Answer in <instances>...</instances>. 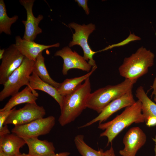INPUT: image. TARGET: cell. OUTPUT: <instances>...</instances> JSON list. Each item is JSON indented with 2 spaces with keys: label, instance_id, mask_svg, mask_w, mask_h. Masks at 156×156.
I'll list each match as a JSON object with an SVG mask.
<instances>
[{
  "label": "cell",
  "instance_id": "cell-1",
  "mask_svg": "<svg viewBox=\"0 0 156 156\" xmlns=\"http://www.w3.org/2000/svg\"><path fill=\"white\" fill-rule=\"evenodd\" d=\"M89 77L72 93L63 96L61 114L58 121L64 126L74 121L86 107L88 98L91 93Z\"/></svg>",
  "mask_w": 156,
  "mask_h": 156
},
{
  "label": "cell",
  "instance_id": "cell-2",
  "mask_svg": "<svg viewBox=\"0 0 156 156\" xmlns=\"http://www.w3.org/2000/svg\"><path fill=\"white\" fill-rule=\"evenodd\" d=\"M144 121L142 103L138 100L133 105L126 107L121 114L112 120L99 123L98 128L104 130L100 134V136L107 138V146L112 143L114 138L126 127L133 123H139Z\"/></svg>",
  "mask_w": 156,
  "mask_h": 156
},
{
  "label": "cell",
  "instance_id": "cell-3",
  "mask_svg": "<svg viewBox=\"0 0 156 156\" xmlns=\"http://www.w3.org/2000/svg\"><path fill=\"white\" fill-rule=\"evenodd\" d=\"M136 81L125 79L119 84L107 85L91 93L87 100V108L100 114L112 101L132 90Z\"/></svg>",
  "mask_w": 156,
  "mask_h": 156
},
{
  "label": "cell",
  "instance_id": "cell-4",
  "mask_svg": "<svg viewBox=\"0 0 156 156\" xmlns=\"http://www.w3.org/2000/svg\"><path fill=\"white\" fill-rule=\"evenodd\" d=\"M155 55L142 47L130 56L125 58L118 68L121 76L132 80H137L146 74L154 64Z\"/></svg>",
  "mask_w": 156,
  "mask_h": 156
},
{
  "label": "cell",
  "instance_id": "cell-5",
  "mask_svg": "<svg viewBox=\"0 0 156 156\" xmlns=\"http://www.w3.org/2000/svg\"><path fill=\"white\" fill-rule=\"evenodd\" d=\"M35 62L25 57L21 66L12 73L3 85V88L0 92V101L18 92L24 86L31 88L29 78L33 72Z\"/></svg>",
  "mask_w": 156,
  "mask_h": 156
},
{
  "label": "cell",
  "instance_id": "cell-6",
  "mask_svg": "<svg viewBox=\"0 0 156 156\" xmlns=\"http://www.w3.org/2000/svg\"><path fill=\"white\" fill-rule=\"evenodd\" d=\"M68 26L75 30V33L73 34L72 40L68 44L69 47H71L75 45L80 46L83 50V57L85 60L88 61V63L92 67L97 66L95 61L93 59V56L98 51H93L88 43L89 35L95 29V25L90 23L87 25H81L72 22Z\"/></svg>",
  "mask_w": 156,
  "mask_h": 156
},
{
  "label": "cell",
  "instance_id": "cell-7",
  "mask_svg": "<svg viewBox=\"0 0 156 156\" xmlns=\"http://www.w3.org/2000/svg\"><path fill=\"white\" fill-rule=\"evenodd\" d=\"M52 116L40 118L29 123L15 126L11 132L22 138H38L50 133L55 124Z\"/></svg>",
  "mask_w": 156,
  "mask_h": 156
},
{
  "label": "cell",
  "instance_id": "cell-8",
  "mask_svg": "<svg viewBox=\"0 0 156 156\" xmlns=\"http://www.w3.org/2000/svg\"><path fill=\"white\" fill-rule=\"evenodd\" d=\"M46 111L42 106L27 103L21 108L14 109L6 120L4 125L12 124L15 126L29 123L38 118H44ZM4 126V125H3Z\"/></svg>",
  "mask_w": 156,
  "mask_h": 156
},
{
  "label": "cell",
  "instance_id": "cell-9",
  "mask_svg": "<svg viewBox=\"0 0 156 156\" xmlns=\"http://www.w3.org/2000/svg\"><path fill=\"white\" fill-rule=\"evenodd\" d=\"M25 58L14 44L5 49L0 65L1 85L4 84L12 73L21 66Z\"/></svg>",
  "mask_w": 156,
  "mask_h": 156
},
{
  "label": "cell",
  "instance_id": "cell-10",
  "mask_svg": "<svg viewBox=\"0 0 156 156\" xmlns=\"http://www.w3.org/2000/svg\"><path fill=\"white\" fill-rule=\"evenodd\" d=\"M34 0H20V3L25 9L27 14L26 20L22 21L25 27V31L23 38L30 41H34L37 36L42 32L39 27L40 21L43 19V16L39 14L35 17L33 12V7Z\"/></svg>",
  "mask_w": 156,
  "mask_h": 156
},
{
  "label": "cell",
  "instance_id": "cell-11",
  "mask_svg": "<svg viewBox=\"0 0 156 156\" xmlns=\"http://www.w3.org/2000/svg\"><path fill=\"white\" fill-rule=\"evenodd\" d=\"M135 101L132 91L127 92L120 97L113 100L109 103L95 118L79 127L83 128L90 126L99 122V123L106 120L112 114L124 107H126L133 104Z\"/></svg>",
  "mask_w": 156,
  "mask_h": 156
},
{
  "label": "cell",
  "instance_id": "cell-12",
  "mask_svg": "<svg viewBox=\"0 0 156 156\" xmlns=\"http://www.w3.org/2000/svg\"><path fill=\"white\" fill-rule=\"evenodd\" d=\"M55 56H60L63 60L62 73L67 75L68 71L72 69H77L89 72L92 66L83 57L75 51H73L69 47L66 46L57 51L54 54Z\"/></svg>",
  "mask_w": 156,
  "mask_h": 156
},
{
  "label": "cell",
  "instance_id": "cell-13",
  "mask_svg": "<svg viewBox=\"0 0 156 156\" xmlns=\"http://www.w3.org/2000/svg\"><path fill=\"white\" fill-rule=\"evenodd\" d=\"M146 137L139 127L131 128L125 135L123 142L124 148L119 151L122 156H136L138 151L145 144Z\"/></svg>",
  "mask_w": 156,
  "mask_h": 156
},
{
  "label": "cell",
  "instance_id": "cell-14",
  "mask_svg": "<svg viewBox=\"0 0 156 156\" xmlns=\"http://www.w3.org/2000/svg\"><path fill=\"white\" fill-rule=\"evenodd\" d=\"M16 48L26 57L35 61L39 55L45 49L60 46L59 42L50 45L41 44L34 41H30L22 38L19 36L15 38V43Z\"/></svg>",
  "mask_w": 156,
  "mask_h": 156
},
{
  "label": "cell",
  "instance_id": "cell-15",
  "mask_svg": "<svg viewBox=\"0 0 156 156\" xmlns=\"http://www.w3.org/2000/svg\"><path fill=\"white\" fill-rule=\"evenodd\" d=\"M29 149L30 156H51L55 154L53 143L47 140H41L38 138H23Z\"/></svg>",
  "mask_w": 156,
  "mask_h": 156
},
{
  "label": "cell",
  "instance_id": "cell-16",
  "mask_svg": "<svg viewBox=\"0 0 156 156\" xmlns=\"http://www.w3.org/2000/svg\"><path fill=\"white\" fill-rule=\"evenodd\" d=\"M39 96L35 90L27 86L20 92L12 96L0 111L9 110L16 105L24 103L37 104L36 101Z\"/></svg>",
  "mask_w": 156,
  "mask_h": 156
},
{
  "label": "cell",
  "instance_id": "cell-17",
  "mask_svg": "<svg viewBox=\"0 0 156 156\" xmlns=\"http://www.w3.org/2000/svg\"><path fill=\"white\" fill-rule=\"evenodd\" d=\"M26 144L23 138L13 133L0 136V149L11 156L20 154V148Z\"/></svg>",
  "mask_w": 156,
  "mask_h": 156
},
{
  "label": "cell",
  "instance_id": "cell-18",
  "mask_svg": "<svg viewBox=\"0 0 156 156\" xmlns=\"http://www.w3.org/2000/svg\"><path fill=\"white\" fill-rule=\"evenodd\" d=\"M29 83L33 90H38L46 93L55 100L60 107H61L63 96L60 94L57 89L42 81L34 72L29 77Z\"/></svg>",
  "mask_w": 156,
  "mask_h": 156
},
{
  "label": "cell",
  "instance_id": "cell-19",
  "mask_svg": "<svg viewBox=\"0 0 156 156\" xmlns=\"http://www.w3.org/2000/svg\"><path fill=\"white\" fill-rule=\"evenodd\" d=\"M135 96L141 102L145 121L149 117H156V104L148 96L143 87L140 86L137 88Z\"/></svg>",
  "mask_w": 156,
  "mask_h": 156
},
{
  "label": "cell",
  "instance_id": "cell-20",
  "mask_svg": "<svg viewBox=\"0 0 156 156\" xmlns=\"http://www.w3.org/2000/svg\"><path fill=\"white\" fill-rule=\"evenodd\" d=\"M97 66L92 67L91 70L86 74L79 77L65 79L59 88L57 89L60 95L64 96L73 92L84 81L89 77L97 68Z\"/></svg>",
  "mask_w": 156,
  "mask_h": 156
},
{
  "label": "cell",
  "instance_id": "cell-21",
  "mask_svg": "<svg viewBox=\"0 0 156 156\" xmlns=\"http://www.w3.org/2000/svg\"><path fill=\"white\" fill-rule=\"evenodd\" d=\"M33 72L35 73L41 80L55 88H60L61 83L57 82L50 76L44 63V58L41 53L38 56L34 66Z\"/></svg>",
  "mask_w": 156,
  "mask_h": 156
},
{
  "label": "cell",
  "instance_id": "cell-22",
  "mask_svg": "<svg viewBox=\"0 0 156 156\" xmlns=\"http://www.w3.org/2000/svg\"><path fill=\"white\" fill-rule=\"evenodd\" d=\"M18 19V16L14 15L11 17L7 15L6 6L3 0H0V34L3 32L11 35L12 25Z\"/></svg>",
  "mask_w": 156,
  "mask_h": 156
},
{
  "label": "cell",
  "instance_id": "cell-23",
  "mask_svg": "<svg viewBox=\"0 0 156 156\" xmlns=\"http://www.w3.org/2000/svg\"><path fill=\"white\" fill-rule=\"evenodd\" d=\"M84 136L79 134L75 136L74 142L77 149L82 156H103L104 151L100 149L98 151L89 146L84 140Z\"/></svg>",
  "mask_w": 156,
  "mask_h": 156
},
{
  "label": "cell",
  "instance_id": "cell-24",
  "mask_svg": "<svg viewBox=\"0 0 156 156\" xmlns=\"http://www.w3.org/2000/svg\"><path fill=\"white\" fill-rule=\"evenodd\" d=\"M141 39L140 37L135 35L133 33L131 34L130 32V34L128 37L124 40L119 43L109 45L103 49L98 51V52L106 51L115 47L123 46L128 44L131 42L140 40Z\"/></svg>",
  "mask_w": 156,
  "mask_h": 156
},
{
  "label": "cell",
  "instance_id": "cell-25",
  "mask_svg": "<svg viewBox=\"0 0 156 156\" xmlns=\"http://www.w3.org/2000/svg\"><path fill=\"white\" fill-rule=\"evenodd\" d=\"M0 111V129L3 127L4 122L8 116L14 109Z\"/></svg>",
  "mask_w": 156,
  "mask_h": 156
},
{
  "label": "cell",
  "instance_id": "cell-26",
  "mask_svg": "<svg viewBox=\"0 0 156 156\" xmlns=\"http://www.w3.org/2000/svg\"><path fill=\"white\" fill-rule=\"evenodd\" d=\"M75 1L77 2L79 6L83 8L87 15H88L90 13V10L87 5L88 0H75Z\"/></svg>",
  "mask_w": 156,
  "mask_h": 156
},
{
  "label": "cell",
  "instance_id": "cell-27",
  "mask_svg": "<svg viewBox=\"0 0 156 156\" xmlns=\"http://www.w3.org/2000/svg\"><path fill=\"white\" fill-rule=\"evenodd\" d=\"M146 125L148 127L156 125V117L153 116L149 117L145 121Z\"/></svg>",
  "mask_w": 156,
  "mask_h": 156
},
{
  "label": "cell",
  "instance_id": "cell-28",
  "mask_svg": "<svg viewBox=\"0 0 156 156\" xmlns=\"http://www.w3.org/2000/svg\"><path fill=\"white\" fill-rule=\"evenodd\" d=\"M150 90H153L151 97H152L153 96L154 100L156 101V76L155 77L153 85Z\"/></svg>",
  "mask_w": 156,
  "mask_h": 156
},
{
  "label": "cell",
  "instance_id": "cell-29",
  "mask_svg": "<svg viewBox=\"0 0 156 156\" xmlns=\"http://www.w3.org/2000/svg\"><path fill=\"white\" fill-rule=\"evenodd\" d=\"M103 156H116L112 146H111L109 149L104 152Z\"/></svg>",
  "mask_w": 156,
  "mask_h": 156
},
{
  "label": "cell",
  "instance_id": "cell-30",
  "mask_svg": "<svg viewBox=\"0 0 156 156\" xmlns=\"http://www.w3.org/2000/svg\"><path fill=\"white\" fill-rule=\"evenodd\" d=\"M70 154V153L68 152H63L55 154L51 156H69Z\"/></svg>",
  "mask_w": 156,
  "mask_h": 156
},
{
  "label": "cell",
  "instance_id": "cell-31",
  "mask_svg": "<svg viewBox=\"0 0 156 156\" xmlns=\"http://www.w3.org/2000/svg\"><path fill=\"white\" fill-rule=\"evenodd\" d=\"M5 49H0V60L2 59L4 54Z\"/></svg>",
  "mask_w": 156,
  "mask_h": 156
},
{
  "label": "cell",
  "instance_id": "cell-32",
  "mask_svg": "<svg viewBox=\"0 0 156 156\" xmlns=\"http://www.w3.org/2000/svg\"><path fill=\"white\" fill-rule=\"evenodd\" d=\"M0 156H11L8 155L3 151L2 150L0 149Z\"/></svg>",
  "mask_w": 156,
  "mask_h": 156
},
{
  "label": "cell",
  "instance_id": "cell-33",
  "mask_svg": "<svg viewBox=\"0 0 156 156\" xmlns=\"http://www.w3.org/2000/svg\"><path fill=\"white\" fill-rule=\"evenodd\" d=\"M153 139L155 143L154 151L155 153V156H156V136H155V138H153Z\"/></svg>",
  "mask_w": 156,
  "mask_h": 156
},
{
  "label": "cell",
  "instance_id": "cell-34",
  "mask_svg": "<svg viewBox=\"0 0 156 156\" xmlns=\"http://www.w3.org/2000/svg\"><path fill=\"white\" fill-rule=\"evenodd\" d=\"M16 156H30L28 154H26L24 153L20 154Z\"/></svg>",
  "mask_w": 156,
  "mask_h": 156
}]
</instances>
